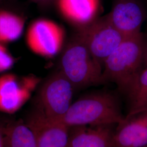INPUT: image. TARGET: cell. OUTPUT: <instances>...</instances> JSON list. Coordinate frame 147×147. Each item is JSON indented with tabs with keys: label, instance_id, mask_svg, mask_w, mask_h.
<instances>
[{
	"label": "cell",
	"instance_id": "6da1fadb",
	"mask_svg": "<svg viewBox=\"0 0 147 147\" xmlns=\"http://www.w3.org/2000/svg\"><path fill=\"white\" fill-rule=\"evenodd\" d=\"M124 118L117 96L110 92L100 91L80 98L57 120L70 127L118 124Z\"/></svg>",
	"mask_w": 147,
	"mask_h": 147
},
{
	"label": "cell",
	"instance_id": "7a4b0ae2",
	"mask_svg": "<svg viewBox=\"0 0 147 147\" xmlns=\"http://www.w3.org/2000/svg\"><path fill=\"white\" fill-rule=\"evenodd\" d=\"M146 45L142 33L125 38L103 64L101 84L113 82L125 94L144 68Z\"/></svg>",
	"mask_w": 147,
	"mask_h": 147
},
{
	"label": "cell",
	"instance_id": "3957f363",
	"mask_svg": "<svg viewBox=\"0 0 147 147\" xmlns=\"http://www.w3.org/2000/svg\"><path fill=\"white\" fill-rule=\"evenodd\" d=\"M59 71L75 89L101 84L103 67L77 34L63 50Z\"/></svg>",
	"mask_w": 147,
	"mask_h": 147
},
{
	"label": "cell",
	"instance_id": "277c9868",
	"mask_svg": "<svg viewBox=\"0 0 147 147\" xmlns=\"http://www.w3.org/2000/svg\"><path fill=\"white\" fill-rule=\"evenodd\" d=\"M74 90L73 84L59 70L40 86L37 95L36 111L49 118L60 119L73 103Z\"/></svg>",
	"mask_w": 147,
	"mask_h": 147
},
{
	"label": "cell",
	"instance_id": "5b68a950",
	"mask_svg": "<svg viewBox=\"0 0 147 147\" xmlns=\"http://www.w3.org/2000/svg\"><path fill=\"white\" fill-rule=\"evenodd\" d=\"M76 34L102 66L106 58L125 38L106 16L95 19L89 24L80 27Z\"/></svg>",
	"mask_w": 147,
	"mask_h": 147
},
{
	"label": "cell",
	"instance_id": "8992f818",
	"mask_svg": "<svg viewBox=\"0 0 147 147\" xmlns=\"http://www.w3.org/2000/svg\"><path fill=\"white\" fill-rule=\"evenodd\" d=\"M41 82L33 74L18 75L5 73L0 76V112L13 114L30 99Z\"/></svg>",
	"mask_w": 147,
	"mask_h": 147
},
{
	"label": "cell",
	"instance_id": "52a82bcc",
	"mask_svg": "<svg viewBox=\"0 0 147 147\" xmlns=\"http://www.w3.org/2000/svg\"><path fill=\"white\" fill-rule=\"evenodd\" d=\"M64 37V30L58 24L47 19H38L28 27L26 42L34 53L52 58L62 49Z\"/></svg>",
	"mask_w": 147,
	"mask_h": 147
},
{
	"label": "cell",
	"instance_id": "ba28073f",
	"mask_svg": "<svg viewBox=\"0 0 147 147\" xmlns=\"http://www.w3.org/2000/svg\"><path fill=\"white\" fill-rule=\"evenodd\" d=\"M38 147H68L70 127L63 122L47 118L36 111L27 121Z\"/></svg>",
	"mask_w": 147,
	"mask_h": 147
},
{
	"label": "cell",
	"instance_id": "9c48e42d",
	"mask_svg": "<svg viewBox=\"0 0 147 147\" xmlns=\"http://www.w3.org/2000/svg\"><path fill=\"white\" fill-rule=\"evenodd\" d=\"M124 37L141 33L144 20V10L137 0H118L110 12L105 16Z\"/></svg>",
	"mask_w": 147,
	"mask_h": 147
},
{
	"label": "cell",
	"instance_id": "30bf717a",
	"mask_svg": "<svg viewBox=\"0 0 147 147\" xmlns=\"http://www.w3.org/2000/svg\"><path fill=\"white\" fill-rule=\"evenodd\" d=\"M115 147H144L147 146V110L127 115L116 125Z\"/></svg>",
	"mask_w": 147,
	"mask_h": 147
},
{
	"label": "cell",
	"instance_id": "8fae6325",
	"mask_svg": "<svg viewBox=\"0 0 147 147\" xmlns=\"http://www.w3.org/2000/svg\"><path fill=\"white\" fill-rule=\"evenodd\" d=\"M117 125L70 127L68 147H115Z\"/></svg>",
	"mask_w": 147,
	"mask_h": 147
},
{
	"label": "cell",
	"instance_id": "7c38bea8",
	"mask_svg": "<svg viewBox=\"0 0 147 147\" xmlns=\"http://www.w3.org/2000/svg\"><path fill=\"white\" fill-rule=\"evenodd\" d=\"M56 4L64 18L81 27L96 19L100 0H56Z\"/></svg>",
	"mask_w": 147,
	"mask_h": 147
},
{
	"label": "cell",
	"instance_id": "4fadbf2b",
	"mask_svg": "<svg viewBox=\"0 0 147 147\" xmlns=\"http://www.w3.org/2000/svg\"><path fill=\"white\" fill-rule=\"evenodd\" d=\"M124 95L127 102V115L147 110V67L142 69Z\"/></svg>",
	"mask_w": 147,
	"mask_h": 147
},
{
	"label": "cell",
	"instance_id": "5bb4252c",
	"mask_svg": "<svg viewBox=\"0 0 147 147\" xmlns=\"http://www.w3.org/2000/svg\"><path fill=\"white\" fill-rule=\"evenodd\" d=\"M4 147H38L34 136L26 124L16 121L3 131Z\"/></svg>",
	"mask_w": 147,
	"mask_h": 147
},
{
	"label": "cell",
	"instance_id": "9a60e30c",
	"mask_svg": "<svg viewBox=\"0 0 147 147\" xmlns=\"http://www.w3.org/2000/svg\"><path fill=\"white\" fill-rule=\"evenodd\" d=\"M25 19L17 14L0 9V43L7 44L21 37L25 28Z\"/></svg>",
	"mask_w": 147,
	"mask_h": 147
},
{
	"label": "cell",
	"instance_id": "2e32d148",
	"mask_svg": "<svg viewBox=\"0 0 147 147\" xmlns=\"http://www.w3.org/2000/svg\"><path fill=\"white\" fill-rule=\"evenodd\" d=\"M16 63V58L9 53L5 44L0 43V73L11 69Z\"/></svg>",
	"mask_w": 147,
	"mask_h": 147
},
{
	"label": "cell",
	"instance_id": "e0dca14e",
	"mask_svg": "<svg viewBox=\"0 0 147 147\" xmlns=\"http://www.w3.org/2000/svg\"><path fill=\"white\" fill-rule=\"evenodd\" d=\"M32 1H33L34 2L37 3L45 4V3H47L48 2H50L52 0H32Z\"/></svg>",
	"mask_w": 147,
	"mask_h": 147
},
{
	"label": "cell",
	"instance_id": "ac0fdd59",
	"mask_svg": "<svg viewBox=\"0 0 147 147\" xmlns=\"http://www.w3.org/2000/svg\"><path fill=\"white\" fill-rule=\"evenodd\" d=\"M147 67V44L146 45L145 53H144V68Z\"/></svg>",
	"mask_w": 147,
	"mask_h": 147
},
{
	"label": "cell",
	"instance_id": "d6986e66",
	"mask_svg": "<svg viewBox=\"0 0 147 147\" xmlns=\"http://www.w3.org/2000/svg\"><path fill=\"white\" fill-rule=\"evenodd\" d=\"M0 147H4L3 136H2V134L1 133V132H0Z\"/></svg>",
	"mask_w": 147,
	"mask_h": 147
},
{
	"label": "cell",
	"instance_id": "ffe728a7",
	"mask_svg": "<svg viewBox=\"0 0 147 147\" xmlns=\"http://www.w3.org/2000/svg\"><path fill=\"white\" fill-rule=\"evenodd\" d=\"M147 147V146H146V147Z\"/></svg>",
	"mask_w": 147,
	"mask_h": 147
}]
</instances>
